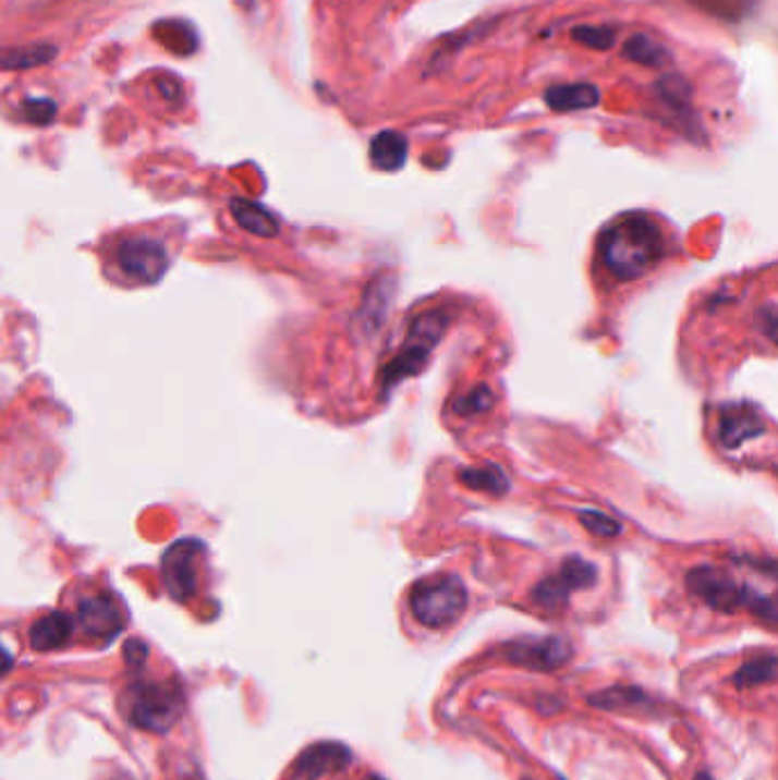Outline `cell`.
<instances>
[{
	"label": "cell",
	"instance_id": "d4e9b609",
	"mask_svg": "<svg viewBox=\"0 0 778 780\" xmlns=\"http://www.w3.org/2000/svg\"><path fill=\"white\" fill-rule=\"evenodd\" d=\"M582 523H585L592 532H596L600 536L619 534V525L615 523V519L603 516V514H594V511H585V514H582Z\"/></svg>",
	"mask_w": 778,
	"mask_h": 780
},
{
	"label": "cell",
	"instance_id": "8992f818",
	"mask_svg": "<svg viewBox=\"0 0 778 780\" xmlns=\"http://www.w3.org/2000/svg\"><path fill=\"white\" fill-rule=\"evenodd\" d=\"M446 327H448V315L443 310H431L427 315H421V318L413 322V329L406 338V343L402 345L400 354L386 365L384 388H391L404 381L406 377L418 375L423 370V365L427 363V356L441 340Z\"/></svg>",
	"mask_w": 778,
	"mask_h": 780
},
{
	"label": "cell",
	"instance_id": "44dd1931",
	"mask_svg": "<svg viewBox=\"0 0 778 780\" xmlns=\"http://www.w3.org/2000/svg\"><path fill=\"white\" fill-rule=\"evenodd\" d=\"M461 479H464L466 486L477 491H486L491 496H502L507 489V477L496 468V466H486V468H469L461 473Z\"/></svg>",
	"mask_w": 778,
	"mask_h": 780
},
{
	"label": "cell",
	"instance_id": "7c38bea8",
	"mask_svg": "<svg viewBox=\"0 0 778 780\" xmlns=\"http://www.w3.org/2000/svg\"><path fill=\"white\" fill-rule=\"evenodd\" d=\"M765 429L763 416L751 404H728L721 409L719 441L728 450H738L751 438L761 436Z\"/></svg>",
	"mask_w": 778,
	"mask_h": 780
},
{
	"label": "cell",
	"instance_id": "e0dca14e",
	"mask_svg": "<svg viewBox=\"0 0 778 780\" xmlns=\"http://www.w3.org/2000/svg\"><path fill=\"white\" fill-rule=\"evenodd\" d=\"M409 156V144L406 137L396 131H384L379 133L370 144V160L381 172H396Z\"/></svg>",
	"mask_w": 778,
	"mask_h": 780
},
{
	"label": "cell",
	"instance_id": "30bf717a",
	"mask_svg": "<svg viewBox=\"0 0 778 780\" xmlns=\"http://www.w3.org/2000/svg\"><path fill=\"white\" fill-rule=\"evenodd\" d=\"M571 646L562 637H523L505 646L512 665L530 671H555L571 660Z\"/></svg>",
	"mask_w": 778,
	"mask_h": 780
},
{
	"label": "cell",
	"instance_id": "cb8c5ba5",
	"mask_svg": "<svg viewBox=\"0 0 778 780\" xmlns=\"http://www.w3.org/2000/svg\"><path fill=\"white\" fill-rule=\"evenodd\" d=\"M573 37L575 41L585 44L589 48H596V51H607V48L612 46L615 41V33L610 28H603V26H582V28H575L573 31Z\"/></svg>",
	"mask_w": 778,
	"mask_h": 780
},
{
	"label": "cell",
	"instance_id": "3957f363",
	"mask_svg": "<svg viewBox=\"0 0 778 780\" xmlns=\"http://www.w3.org/2000/svg\"><path fill=\"white\" fill-rule=\"evenodd\" d=\"M685 584L696 598H701L708 607L717 609V612L731 614L746 607L769 625L776 623L774 598L753 592L751 587H746V584H740L731 573H726L721 569L715 566L692 569L685 577Z\"/></svg>",
	"mask_w": 778,
	"mask_h": 780
},
{
	"label": "cell",
	"instance_id": "83f0119b",
	"mask_svg": "<svg viewBox=\"0 0 778 780\" xmlns=\"http://www.w3.org/2000/svg\"><path fill=\"white\" fill-rule=\"evenodd\" d=\"M694 780H713L708 773H705V771H701V773H696V778Z\"/></svg>",
	"mask_w": 778,
	"mask_h": 780
},
{
	"label": "cell",
	"instance_id": "4316f807",
	"mask_svg": "<svg viewBox=\"0 0 778 780\" xmlns=\"http://www.w3.org/2000/svg\"><path fill=\"white\" fill-rule=\"evenodd\" d=\"M12 667H14L12 653L3 644H0V673H8Z\"/></svg>",
	"mask_w": 778,
	"mask_h": 780
},
{
	"label": "cell",
	"instance_id": "ffe728a7",
	"mask_svg": "<svg viewBox=\"0 0 778 780\" xmlns=\"http://www.w3.org/2000/svg\"><path fill=\"white\" fill-rule=\"evenodd\" d=\"M53 58H56L53 46H44V44L23 46V48H14V51H0V69H10V71L31 69L51 62Z\"/></svg>",
	"mask_w": 778,
	"mask_h": 780
},
{
	"label": "cell",
	"instance_id": "8fae6325",
	"mask_svg": "<svg viewBox=\"0 0 778 780\" xmlns=\"http://www.w3.org/2000/svg\"><path fill=\"white\" fill-rule=\"evenodd\" d=\"M352 765V751L340 742H318L304 748L290 769V780H320Z\"/></svg>",
	"mask_w": 778,
	"mask_h": 780
},
{
	"label": "cell",
	"instance_id": "9c48e42d",
	"mask_svg": "<svg viewBox=\"0 0 778 780\" xmlns=\"http://www.w3.org/2000/svg\"><path fill=\"white\" fill-rule=\"evenodd\" d=\"M89 639H114L126 625L121 605L112 594L99 592L78 600L76 621H74Z\"/></svg>",
	"mask_w": 778,
	"mask_h": 780
},
{
	"label": "cell",
	"instance_id": "484cf974",
	"mask_svg": "<svg viewBox=\"0 0 778 780\" xmlns=\"http://www.w3.org/2000/svg\"><path fill=\"white\" fill-rule=\"evenodd\" d=\"M149 657V648L144 642L139 639H129L124 644V660L129 667H144V662H147Z\"/></svg>",
	"mask_w": 778,
	"mask_h": 780
},
{
	"label": "cell",
	"instance_id": "6da1fadb",
	"mask_svg": "<svg viewBox=\"0 0 778 780\" xmlns=\"http://www.w3.org/2000/svg\"><path fill=\"white\" fill-rule=\"evenodd\" d=\"M598 254L615 279L637 281L667 254V240L655 219L630 212L600 233Z\"/></svg>",
	"mask_w": 778,
	"mask_h": 780
},
{
	"label": "cell",
	"instance_id": "52a82bcc",
	"mask_svg": "<svg viewBox=\"0 0 778 780\" xmlns=\"http://www.w3.org/2000/svg\"><path fill=\"white\" fill-rule=\"evenodd\" d=\"M206 546L199 539H179L162 552L160 573L167 594L177 602L190 600L199 587V562Z\"/></svg>",
	"mask_w": 778,
	"mask_h": 780
},
{
	"label": "cell",
	"instance_id": "5b68a950",
	"mask_svg": "<svg viewBox=\"0 0 778 780\" xmlns=\"http://www.w3.org/2000/svg\"><path fill=\"white\" fill-rule=\"evenodd\" d=\"M411 614L421 625L441 630L452 625L469 607V589L457 575H434L413 584Z\"/></svg>",
	"mask_w": 778,
	"mask_h": 780
},
{
	"label": "cell",
	"instance_id": "ac0fdd59",
	"mask_svg": "<svg viewBox=\"0 0 778 780\" xmlns=\"http://www.w3.org/2000/svg\"><path fill=\"white\" fill-rule=\"evenodd\" d=\"M625 58H630L632 62L644 64V66H665L669 62V51L660 44L655 41L648 35H632L625 46H623Z\"/></svg>",
	"mask_w": 778,
	"mask_h": 780
},
{
	"label": "cell",
	"instance_id": "2e32d148",
	"mask_svg": "<svg viewBox=\"0 0 778 780\" xmlns=\"http://www.w3.org/2000/svg\"><path fill=\"white\" fill-rule=\"evenodd\" d=\"M235 222L258 237H275L279 233V222L272 212L247 199H231L229 204Z\"/></svg>",
	"mask_w": 778,
	"mask_h": 780
},
{
	"label": "cell",
	"instance_id": "5bb4252c",
	"mask_svg": "<svg viewBox=\"0 0 778 780\" xmlns=\"http://www.w3.org/2000/svg\"><path fill=\"white\" fill-rule=\"evenodd\" d=\"M600 101L598 87L589 83L578 85H559L546 92V103L557 112H575V110H589L596 108Z\"/></svg>",
	"mask_w": 778,
	"mask_h": 780
},
{
	"label": "cell",
	"instance_id": "f1b7e54d",
	"mask_svg": "<svg viewBox=\"0 0 778 780\" xmlns=\"http://www.w3.org/2000/svg\"><path fill=\"white\" fill-rule=\"evenodd\" d=\"M368 780H381V778H368Z\"/></svg>",
	"mask_w": 778,
	"mask_h": 780
},
{
	"label": "cell",
	"instance_id": "d6986e66",
	"mask_svg": "<svg viewBox=\"0 0 778 780\" xmlns=\"http://www.w3.org/2000/svg\"><path fill=\"white\" fill-rule=\"evenodd\" d=\"M774 680H776V655L774 653H767L763 657H756V660L742 665L733 675V682L740 690L767 685V682H774Z\"/></svg>",
	"mask_w": 778,
	"mask_h": 780
},
{
	"label": "cell",
	"instance_id": "4fadbf2b",
	"mask_svg": "<svg viewBox=\"0 0 778 780\" xmlns=\"http://www.w3.org/2000/svg\"><path fill=\"white\" fill-rule=\"evenodd\" d=\"M74 619L64 612H48L41 619H37L31 627V646L37 653H51L58 648H64L71 637H74Z\"/></svg>",
	"mask_w": 778,
	"mask_h": 780
},
{
	"label": "cell",
	"instance_id": "277c9868",
	"mask_svg": "<svg viewBox=\"0 0 778 780\" xmlns=\"http://www.w3.org/2000/svg\"><path fill=\"white\" fill-rule=\"evenodd\" d=\"M119 705L133 726L165 733L181 719L185 700L181 687L172 682H135L124 690Z\"/></svg>",
	"mask_w": 778,
	"mask_h": 780
},
{
	"label": "cell",
	"instance_id": "603a6c76",
	"mask_svg": "<svg viewBox=\"0 0 778 780\" xmlns=\"http://www.w3.org/2000/svg\"><path fill=\"white\" fill-rule=\"evenodd\" d=\"M491 404H494L491 390H489V388H484V386H479V388L471 390L469 395H464V398H457V402H454V411H457V413H461V416H475V413H484V411L489 409Z\"/></svg>",
	"mask_w": 778,
	"mask_h": 780
},
{
	"label": "cell",
	"instance_id": "7402d4cb",
	"mask_svg": "<svg viewBox=\"0 0 778 780\" xmlns=\"http://www.w3.org/2000/svg\"><path fill=\"white\" fill-rule=\"evenodd\" d=\"M21 114L35 126H48L53 124L58 106L51 99H26L21 106Z\"/></svg>",
	"mask_w": 778,
	"mask_h": 780
},
{
	"label": "cell",
	"instance_id": "ba28073f",
	"mask_svg": "<svg viewBox=\"0 0 778 780\" xmlns=\"http://www.w3.org/2000/svg\"><path fill=\"white\" fill-rule=\"evenodd\" d=\"M596 582V566L582 557H569L555 575L539 582L532 592V602L544 612H559L569 605V598L578 589H589Z\"/></svg>",
	"mask_w": 778,
	"mask_h": 780
},
{
	"label": "cell",
	"instance_id": "9a60e30c",
	"mask_svg": "<svg viewBox=\"0 0 778 780\" xmlns=\"http://www.w3.org/2000/svg\"><path fill=\"white\" fill-rule=\"evenodd\" d=\"M589 703L607 712H651L653 700L637 687H610L589 696Z\"/></svg>",
	"mask_w": 778,
	"mask_h": 780
},
{
	"label": "cell",
	"instance_id": "7a4b0ae2",
	"mask_svg": "<svg viewBox=\"0 0 778 780\" xmlns=\"http://www.w3.org/2000/svg\"><path fill=\"white\" fill-rule=\"evenodd\" d=\"M112 277L129 285H156L172 265L167 240L149 233L117 235L108 249Z\"/></svg>",
	"mask_w": 778,
	"mask_h": 780
}]
</instances>
